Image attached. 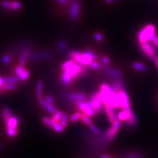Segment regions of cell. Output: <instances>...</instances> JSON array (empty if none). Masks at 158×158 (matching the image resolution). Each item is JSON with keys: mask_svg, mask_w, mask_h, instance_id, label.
<instances>
[{"mask_svg": "<svg viewBox=\"0 0 158 158\" xmlns=\"http://www.w3.org/2000/svg\"><path fill=\"white\" fill-rule=\"evenodd\" d=\"M96 59L97 56L94 52H93L91 50H86L84 52L79 51L77 55L73 60L80 64V65L88 66L90 65L92 61L96 60Z\"/></svg>", "mask_w": 158, "mask_h": 158, "instance_id": "1", "label": "cell"}, {"mask_svg": "<svg viewBox=\"0 0 158 158\" xmlns=\"http://www.w3.org/2000/svg\"><path fill=\"white\" fill-rule=\"evenodd\" d=\"M156 34V27L152 24H149L143 28L138 34V40L139 44L145 42H150L151 38Z\"/></svg>", "mask_w": 158, "mask_h": 158, "instance_id": "2", "label": "cell"}, {"mask_svg": "<svg viewBox=\"0 0 158 158\" xmlns=\"http://www.w3.org/2000/svg\"><path fill=\"white\" fill-rule=\"evenodd\" d=\"M75 106L78 107V110L82 112L83 114L86 115L89 117H94L97 115L96 110L94 108L92 103L90 101H77L75 102Z\"/></svg>", "mask_w": 158, "mask_h": 158, "instance_id": "3", "label": "cell"}, {"mask_svg": "<svg viewBox=\"0 0 158 158\" xmlns=\"http://www.w3.org/2000/svg\"><path fill=\"white\" fill-rule=\"evenodd\" d=\"M139 44L144 55L150 61H154V59L156 56V52L154 46L150 42H145Z\"/></svg>", "mask_w": 158, "mask_h": 158, "instance_id": "4", "label": "cell"}, {"mask_svg": "<svg viewBox=\"0 0 158 158\" xmlns=\"http://www.w3.org/2000/svg\"><path fill=\"white\" fill-rule=\"evenodd\" d=\"M122 126V122L119 120L116 121L114 123H113L111 127L107 128L104 132L105 136L107 140L110 142L115 139L118 131H119Z\"/></svg>", "mask_w": 158, "mask_h": 158, "instance_id": "5", "label": "cell"}, {"mask_svg": "<svg viewBox=\"0 0 158 158\" xmlns=\"http://www.w3.org/2000/svg\"><path fill=\"white\" fill-rule=\"evenodd\" d=\"M118 94H119L120 97L121 110L127 111H131L132 110L131 102L126 90L123 89V90L118 92Z\"/></svg>", "mask_w": 158, "mask_h": 158, "instance_id": "6", "label": "cell"}, {"mask_svg": "<svg viewBox=\"0 0 158 158\" xmlns=\"http://www.w3.org/2000/svg\"><path fill=\"white\" fill-rule=\"evenodd\" d=\"M53 57V52L50 51H40L31 53L29 55L28 59L31 61H40L44 59H51Z\"/></svg>", "mask_w": 158, "mask_h": 158, "instance_id": "7", "label": "cell"}, {"mask_svg": "<svg viewBox=\"0 0 158 158\" xmlns=\"http://www.w3.org/2000/svg\"><path fill=\"white\" fill-rule=\"evenodd\" d=\"M88 101H90L92 103V104L94 108V110H96L97 114L100 113L102 111V109L103 108V104L100 96H99L98 92L93 94H92L89 97Z\"/></svg>", "mask_w": 158, "mask_h": 158, "instance_id": "8", "label": "cell"}, {"mask_svg": "<svg viewBox=\"0 0 158 158\" xmlns=\"http://www.w3.org/2000/svg\"><path fill=\"white\" fill-rule=\"evenodd\" d=\"M110 86L113 92L117 93L123 89L126 90V84L121 78H112L110 81Z\"/></svg>", "mask_w": 158, "mask_h": 158, "instance_id": "9", "label": "cell"}, {"mask_svg": "<svg viewBox=\"0 0 158 158\" xmlns=\"http://www.w3.org/2000/svg\"><path fill=\"white\" fill-rule=\"evenodd\" d=\"M81 4L78 0H73L69 9V17L73 20H76L80 15Z\"/></svg>", "mask_w": 158, "mask_h": 158, "instance_id": "10", "label": "cell"}, {"mask_svg": "<svg viewBox=\"0 0 158 158\" xmlns=\"http://www.w3.org/2000/svg\"><path fill=\"white\" fill-rule=\"evenodd\" d=\"M65 100L70 102H76L77 101L85 100L86 96L82 92H66L64 94Z\"/></svg>", "mask_w": 158, "mask_h": 158, "instance_id": "11", "label": "cell"}, {"mask_svg": "<svg viewBox=\"0 0 158 158\" xmlns=\"http://www.w3.org/2000/svg\"><path fill=\"white\" fill-rule=\"evenodd\" d=\"M31 45L27 46L25 48H24L22 51L21 56L19 57V65L24 66L27 63V59L29 57V55L31 52H30V49H31Z\"/></svg>", "mask_w": 158, "mask_h": 158, "instance_id": "12", "label": "cell"}, {"mask_svg": "<svg viewBox=\"0 0 158 158\" xmlns=\"http://www.w3.org/2000/svg\"><path fill=\"white\" fill-rule=\"evenodd\" d=\"M0 115H1L2 120L5 123V124H6L9 118L13 115V113L10 107H3L1 110Z\"/></svg>", "mask_w": 158, "mask_h": 158, "instance_id": "13", "label": "cell"}, {"mask_svg": "<svg viewBox=\"0 0 158 158\" xmlns=\"http://www.w3.org/2000/svg\"><path fill=\"white\" fill-rule=\"evenodd\" d=\"M104 73L108 77L111 78H121L122 73L116 69L106 67L103 69Z\"/></svg>", "mask_w": 158, "mask_h": 158, "instance_id": "14", "label": "cell"}, {"mask_svg": "<svg viewBox=\"0 0 158 158\" xmlns=\"http://www.w3.org/2000/svg\"><path fill=\"white\" fill-rule=\"evenodd\" d=\"M61 79L62 84L66 87H69L70 86L72 82V81L73 80L71 74L66 70H63L61 74Z\"/></svg>", "mask_w": 158, "mask_h": 158, "instance_id": "15", "label": "cell"}, {"mask_svg": "<svg viewBox=\"0 0 158 158\" xmlns=\"http://www.w3.org/2000/svg\"><path fill=\"white\" fill-rule=\"evenodd\" d=\"M131 111H127L122 110L120 111L119 112H118L117 114V119L119 120L121 122H127L128 119H129L131 116Z\"/></svg>", "mask_w": 158, "mask_h": 158, "instance_id": "16", "label": "cell"}, {"mask_svg": "<svg viewBox=\"0 0 158 158\" xmlns=\"http://www.w3.org/2000/svg\"><path fill=\"white\" fill-rule=\"evenodd\" d=\"M111 105L115 108V110H118V109L121 108V100H120V97L119 94H118V92L113 94L111 102Z\"/></svg>", "mask_w": 158, "mask_h": 158, "instance_id": "17", "label": "cell"}, {"mask_svg": "<svg viewBox=\"0 0 158 158\" xmlns=\"http://www.w3.org/2000/svg\"><path fill=\"white\" fill-rule=\"evenodd\" d=\"M19 123V118L18 116L13 115L6 123L7 128H17Z\"/></svg>", "mask_w": 158, "mask_h": 158, "instance_id": "18", "label": "cell"}, {"mask_svg": "<svg viewBox=\"0 0 158 158\" xmlns=\"http://www.w3.org/2000/svg\"><path fill=\"white\" fill-rule=\"evenodd\" d=\"M132 67L135 71L141 72V73H146L148 71V66L146 65V64L142 62H138V61L135 62L132 64Z\"/></svg>", "mask_w": 158, "mask_h": 158, "instance_id": "19", "label": "cell"}, {"mask_svg": "<svg viewBox=\"0 0 158 158\" xmlns=\"http://www.w3.org/2000/svg\"><path fill=\"white\" fill-rule=\"evenodd\" d=\"M126 123L128 127H136V125L138 124V118H137L136 113L132 110L131 111V116L130 118Z\"/></svg>", "mask_w": 158, "mask_h": 158, "instance_id": "20", "label": "cell"}, {"mask_svg": "<svg viewBox=\"0 0 158 158\" xmlns=\"http://www.w3.org/2000/svg\"><path fill=\"white\" fill-rule=\"evenodd\" d=\"M43 82L42 81H38L36 83V95L38 99L42 98L43 94Z\"/></svg>", "mask_w": 158, "mask_h": 158, "instance_id": "21", "label": "cell"}, {"mask_svg": "<svg viewBox=\"0 0 158 158\" xmlns=\"http://www.w3.org/2000/svg\"><path fill=\"white\" fill-rule=\"evenodd\" d=\"M4 81L6 84H17L20 81L19 77L17 75L4 77Z\"/></svg>", "mask_w": 158, "mask_h": 158, "instance_id": "22", "label": "cell"}, {"mask_svg": "<svg viewBox=\"0 0 158 158\" xmlns=\"http://www.w3.org/2000/svg\"><path fill=\"white\" fill-rule=\"evenodd\" d=\"M82 115V113L81 111H78V112H76L75 113H73V114L69 118V121L71 123H75L77 121L81 119V117Z\"/></svg>", "mask_w": 158, "mask_h": 158, "instance_id": "23", "label": "cell"}, {"mask_svg": "<svg viewBox=\"0 0 158 158\" xmlns=\"http://www.w3.org/2000/svg\"><path fill=\"white\" fill-rule=\"evenodd\" d=\"M18 132L17 128H7L6 130L7 135L11 138L15 137L18 134Z\"/></svg>", "mask_w": 158, "mask_h": 158, "instance_id": "24", "label": "cell"}, {"mask_svg": "<svg viewBox=\"0 0 158 158\" xmlns=\"http://www.w3.org/2000/svg\"><path fill=\"white\" fill-rule=\"evenodd\" d=\"M52 128V129H53V131H55L58 133H62L64 132V130H65V128L61 125V124L59 122L54 123Z\"/></svg>", "mask_w": 158, "mask_h": 158, "instance_id": "25", "label": "cell"}, {"mask_svg": "<svg viewBox=\"0 0 158 158\" xmlns=\"http://www.w3.org/2000/svg\"><path fill=\"white\" fill-rule=\"evenodd\" d=\"M11 10H13V11H19L23 8L22 3L18 1H11Z\"/></svg>", "mask_w": 158, "mask_h": 158, "instance_id": "26", "label": "cell"}, {"mask_svg": "<svg viewBox=\"0 0 158 158\" xmlns=\"http://www.w3.org/2000/svg\"><path fill=\"white\" fill-rule=\"evenodd\" d=\"M63 112L62 111H57L55 113H54L53 116L52 118V119L53 121V123L60 122L61 117L63 115Z\"/></svg>", "mask_w": 158, "mask_h": 158, "instance_id": "27", "label": "cell"}, {"mask_svg": "<svg viewBox=\"0 0 158 158\" xmlns=\"http://www.w3.org/2000/svg\"><path fill=\"white\" fill-rule=\"evenodd\" d=\"M3 88L5 91L15 90L17 88V84H5L3 86Z\"/></svg>", "mask_w": 158, "mask_h": 158, "instance_id": "28", "label": "cell"}, {"mask_svg": "<svg viewBox=\"0 0 158 158\" xmlns=\"http://www.w3.org/2000/svg\"><path fill=\"white\" fill-rule=\"evenodd\" d=\"M68 121H69L68 115L66 113H63L61 120H60V122H59V123H60L61 125L65 128L68 126Z\"/></svg>", "mask_w": 158, "mask_h": 158, "instance_id": "29", "label": "cell"}, {"mask_svg": "<svg viewBox=\"0 0 158 158\" xmlns=\"http://www.w3.org/2000/svg\"><path fill=\"white\" fill-rule=\"evenodd\" d=\"M57 47L59 51L63 52L65 51L67 48V44L64 40H59L57 43Z\"/></svg>", "mask_w": 158, "mask_h": 158, "instance_id": "30", "label": "cell"}, {"mask_svg": "<svg viewBox=\"0 0 158 158\" xmlns=\"http://www.w3.org/2000/svg\"><path fill=\"white\" fill-rule=\"evenodd\" d=\"M103 109H104V111L107 116L111 114V113H115V108L113 107L111 104L103 105Z\"/></svg>", "mask_w": 158, "mask_h": 158, "instance_id": "31", "label": "cell"}, {"mask_svg": "<svg viewBox=\"0 0 158 158\" xmlns=\"http://www.w3.org/2000/svg\"><path fill=\"white\" fill-rule=\"evenodd\" d=\"M102 63H100L98 61H97L96 60H94L92 61L89 66L90 67L93 69V70H96V71H98L102 68Z\"/></svg>", "mask_w": 158, "mask_h": 158, "instance_id": "32", "label": "cell"}, {"mask_svg": "<svg viewBox=\"0 0 158 158\" xmlns=\"http://www.w3.org/2000/svg\"><path fill=\"white\" fill-rule=\"evenodd\" d=\"M29 77H30V72L28 70H27V69H25L21 75L19 77V78L20 81L25 82L28 80Z\"/></svg>", "mask_w": 158, "mask_h": 158, "instance_id": "33", "label": "cell"}, {"mask_svg": "<svg viewBox=\"0 0 158 158\" xmlns=\"http://www.w3.org/2000/svg\"><path fill=\"white\" fill-rule=\"evenodd\" d=\"M88 127H89V128H90V131L92 132V133L94 135H97L98 136L99 135H100L101 133H102L101 130L99 129V128L94 124L93 123H91V124L89 125Z\"/></svg>", "mask_w": 158, "mask_h": 158, "instance_id": "34", "label": "cell"}, {"mask_svg": "<svg viewBox=\"0 0 158 158\" xmlns=\"http://www.w3.org/2000/svg\"><path fill=\"white\" fill-rule=\"evenodd\" d=\"M83 123H85V125L89 126L90 125L91 123H92V121L90 117H89L86 115H85L83 114L82 113V117H81V119Z\"/></svg>", "mask_w": 158, "mask_h": 158, "instance_id": "35", "label": "cell"}, {"mask_svg": "<svg viewBox=\"0 0 158 158\" xmlns=\"http://www.w3.org/2000/svg\"><path fill=\"white\" fill-rule=\"evenodd\" d=\"M42 122L44 125H46V126L52 128L53 125V121H52V118H49L47 117H44L42 118Z\"/></svg>", "mask_w": 158, "mask_h": 158, "instance_id": "36", "label": "cell"}, {"mask_svg": "<svg viewBox=\"0 0 158 158\" xmlns=\"http://www.w3.org/2000/svg\"><path fill=\"white\" fill-rule=\"evenodd\" d=\"M75 63V61L73 60V59H69V60H67V61L64 62L62 65H61V69L62 70H65L67 68L69 67H71L72 65H73L74 63Z\"/></svg>", "mask_w": 158, "mask_h": 158, "instance_id": "37", "label": "cell"}, {"mask_svg": "<svg viewBox=\"0 0 158 158\" xmlns=\"http://www.w3.org/2000/svg\"><path fill=\"white\" fill-rule=\"evenodd\" d=\"M1 5L2 7H3L4 9H6L7 10H11V5L10 1H8V0H3V1L2 2Z\"/></svg>", "mask_w": 158, "mask_h": 158, "instance_id": "38", "label": "cell"}, {"mask_svg": "<svg viewBox=\"0 0 158 158\" xmlns=\"http://www.w3.org/2000/svg\"><path fill=\"white\" fill-rule=\"evenodd\" d=\"M125 158H143L142 154L141 153H131V154H128L126 156Z\"/></svg>", "mask_w": 158, "mask_h": 158, "instance_id": "39", "label": "cell"}, {"mask_svg": "<svg viewBox=\"0 0 158 158\" xmlns=\"http://www.w3.org/2000/svg\"><path fill=\"white\" fill-rule=\"evenodd\" d=\"M110 59L107 56H103L101 58V63L103 66H108L110 64Z\"/></svg>", "mask_w": 158, "mask_h": 158, "instance_id": "40", "label": "cell"}, {"mask_svg": "<svg viewBox=\"0 0 158 158\" xmlns=\"http://www.w3.org/2000/svg\"><path fill=\"white\" fill-rule=\"evenodd\" d=\"M24 70H25V69H24V66L19 65V66H17V67L15 68V73H16V75L19 77L20 75H21V74L24 72Z\"/></svg>", "mask_w": 158, "mask_h": 158, "instance_id": "41", "label": "cell"}, {"mask_svg": "<svg viewBox=\"0 0 158 158\" xmlns=\"http://www.w3.org/2000/svg\"><path fill=\"white\" fill-rule=\"evenodd\" d=\"M11 60V56L9 55H7V54H5V55L2 56V61L5 64H8L9 63H10Z\"/></svg>", "mask_w": 158, "mask_h": 158, "instance_id": "42", "label": "cell"}, {"mask_svg": "<svg viewBox=\"0 0 158 158\" xmlns=\"http://www.w3.org/2000/svg\"><path fill=\"white\" fill-rule=\"evenodd\" d=\"M44 99H45V100L49 103V104L55 106V101H54V99L52 96L48 95L44 98Z\"/></svg>", "mask_w": 158, "mask_h": 158, "instance_id": "43", "label": "cell"}, {"mask_svg": "<svg viewBox=\"0 0 158 158\" xmlns=\"http://www.w3.org/2000/svg\"><path fill=\"white\" fill-rule=\"evenodd\" d=\"M94 38L96 40L98 41V42H101L103 40V36L102 35V34L100 32H97L94 34Z\"/></svg>", "mask_w": 158, "mask_h": 158, "instance_id": "44", "label": "cell"}, {"mask_svg": "<svg viewBox=\"0 0 158 158\" xmlns=\"http://www.w3.org/2000/svg\"><path fill=\"white\" fill-rule=\"evenodd\" d=\"M154 62L155 65H156V68L157 69V71H158V55H156V57H154Z\"/></svg>", "mask_w": 158, "mask_h": 158, "instance_id": "45", "label": "cell"}, {"mask_svg": "<svg viewBox=\"0 0 158 158\" xmlns=\"http://www.w3.org/2000/svg\"><path fill=\"white\" fill-rule=\"evenodd\" d=\"M5 81H4V78L0 76V87H3V86L5 85Z\"/></svg>", "mask_w": 158, "mask_h": 158, "instance_id": "46", "label": "cell"}, {"mask_svg": "<svg viewBox=\"0 0 158 158\" xmlns=\"http://www.w3.org/2000/svg\"><path fill=\"white\" fill-rule=\"evenodd\" d=\"M57 2L59 4H61V5H65V4H67V1H66V0H57Z\"/></svg>", "mask_w": 158, "mask_h": 158, "instance_id": "47", "label": "cell"}, {"mask_svg": "<svg viewBox=\"0 0 158 158\" xmlns=\"http://www.w3.org/2000/svg\"><path fill=\"white\" fill-rule=\"evenodd\" d=\"M153 44H154V45L156 46V47H157V48H158V37L157 38V39L156 40L152 43Z\"/></svg>", "mask_w": 158, "mask_h": 158, "instance_id": "48", "label": "cell"}, {"mask_svg": "<svg viewBox=\"0 0 158 158\" xmlns=\"http://www.w3.org/2000/svg\"><path fill=\"white\" fill-rule=\"evenodd\" d=\"M100 158H111V157H110L109 156H107V155H106V154H102V155H101Z\"/></svg>", "mask_w": 158, "mask_h": 158, "instance_id": "49", "label": "cell"}, {"mask_svg": "<svg viewBox=\"0 0 158 158\" xmlns=\"http://www.w3.org/2000/svg\"><path fill=\"white\" fill-rule=\"evenodd\" d=\"M117 1V0H105V2L107 3H111L113 2H114Z\"/></svg>", "mask_w": 158, "mask_h": 158, "instance_id": "50", "label": "cell"}, {"mask_svg": "<svg viewBox=\"0 0 158 158\" xmlns=\"http://www.w3.org/2000/svg\"><path fill=\"white\" fill-rule=\"evenodd\" d=\"M3 148H4L3 144H2V142H0V152H1L3 149Z\"/></svg>", "mask_w": 158, "mask_h": 158, "instance_id": "51", "label": "cell"}, {"mask_svg": "<svg viewBox=\"0 0 158 158\" xmlns=\"http://www.w3.org/2000/svg\"><path fill=\"white\" fill-rule=\"evenodd\" d=\"M66 1H67V3L71 4L72 3V2H73V0H66Z\"/></svg>", "mask_w": 158, "mask_h": 158, "instance_id": "52", "label": "cell"}]
</instances>
